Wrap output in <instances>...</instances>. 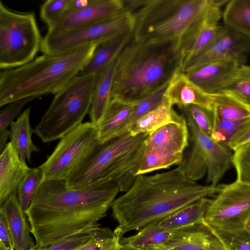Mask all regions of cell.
<instances>
[{"label": "cell", "mask_w": 250, "mask_h": 250, "mask_svg": "<svg viewBox=\"0 0 250 250\" xmlns=\"http://www.w3.org/2000/svg\"><path fill=\"white\" fill-rule=\"evenodd\" d=\"M72 0H45L40 7L42 20L47 26L55 22L70 10Z\"/></svg>", "instance_id": "cell-37"}, {"label": "cell", "mask_w": 250, "mask_h": 250, "mask_svg": "<svg viewBox=\"0 0 250 250\" xmlns=\"http://www.w3.org/2000/svg\"><path fill=\"white\" fill-rule=\"evenodd\" d=\"M167 85L133 105L128 122L129 130L138 119L155 109L162 102Z\"/></svg>", "instance_id": "cell-39"}, {"label": "cell", "mask_w": 250, "mask_h": 250, "mask_svg": "<svg viewBox=\"0 0 250 250\" xmlns=\"http://www.w3.org/2000/svg\"><path fill=\"white\" fill-rule=\"evenodd\" d=\"M90 237V233L78 234L47 247L39 248L36 246L33 250H74L87 242Z\"/></svg>", "instance_id": "cell-42"}, {"label": "cell", "mask_w": 250, "mask_h": 250, "mask_svg": "<svg viewBox=\"0 0 250 250\" xmlns=\"http://www.w3.org/2000/svg\"><path fill=\"white\" fill-rule=\"evenodd\" d=\"M164 98L171 106L193 104L213 110L211 95L202 91L183 72L177 73L169 82Z\"/></svg>", "instance_id": "cell-20"}, {"label": "cell", "mask_w": 250, "mask_h": 250, "mask_svg": "<svg viewBox=\"0 0 250 250\" xmlns=\"http://www.w3.org/2000/svg\"><path fill=\"white\" fill-rule=\"evenodd\" d=\"M156 250H228L213 229L203 222L177 229Z\"/></svg>", "instance_id": "cell-15"}, {"label": "cell", "mask_w": 250, "mask_h": 250, "mask_svg": "<svg viewBox=\"0 0 250 250\" xmlns=\"http://www.w3.org/2000/svg\"><path fill=\"white\" fill-rule=\"evenodd\" d=\"M225 25L250 38V0H231L222 13Z\"/></svg>", "instance_id": "cell-29"}, {"label": "cell", "mask_w": 250, "mask_h": 250, "mask_svg": "<svg viewBox=\"0 0 250 250\" xmlns=\"http://www.w3.org/2000/svg\"><path fill=\"white\" fill-rule=\"evenodd\" d=\"M133 105L111 100L98 124L100 145L128 132V122Z\"/></svg>", "instance_id": "cell-22"}, {"label": "cell", "mask_w": 250, "mask_h": 250, "mask_svg": "<svg viewBox=\"0 0 250 250\" xmlns=\"http://www.w3.org/2000/svg\"><path fill=\"white\" fill-rule=\"evenodd\" d=\"M37 97H32L19 100L7 104L0 111V132L7 129L24 106Z\"/></svg>", "instance_id": "cell-41"}, {"label": "cell", "mask_w": 250, "mask_h": 250, "mask_svg": "<svg viewBox=\"0 0 250 250\" xmlns=\"http://www.w3.org/2000/svg\"><path fill=\"white\" fill-rule=\"evenodd\" d=\"M0 206L12 194L30 168L9 142L0 153Z\"/></svg>", "instance_id": "cell-19"}, {"label": "cell", "mask_w": 250, "mask_h": 250, "mask_svg": "<svg viewBox=\"0 0 250 250\" xmlns=\"http://www.w3.org/2000/svg\"><path fill=\"white\" fill-rule=\"evenodd\" d=\"M132 38L133 32H126L99 45L78 76L91 74L97 75L118 59L123 50Z\"/></svg>", "instance_id": "cell-23"}, {"label": "cell", "mask_w": 250, "mask_h": 250, "mask_svg": "<svg viewBox=\"0 0 250 250\" xmlns=\"http://www.w3.org/2000/svg\"><path fill=\"white\" fill-rule=\"evenodd\" d=\"M217 117L230 121H240L250 117V108L230 93L222 91L211 95Z\"/></svg>", "instance_id": "cell-30"}, {"label": "cell", "mask_w": 250, "mask_h": 250, "mask_svg": "<svg viewBox=\"0 0 250 250\" xmlns=\"http://www.w3.org/2000/svg\"><path fill=\"white\" fill-rule=\"evenodd\" d=\"M4 213L14 241L15 250H32L36 245L30 233L25 212L21 208L16 193L10 195L0 206Z\"/></svg>", "instance_id": "cell-21"}, {"label": "cell", "mask_w": 250, "mask_h": 250, "mask_svg": "<svg viewBox=\"0 0 250 250\" xmlns=\"http://www.w3.org/2000/svg\"><path fill=\"white\" fill-rule=\"evenodd\" d=\"M120 250H143V249L132 248V247H129L122 246L120 245Z\"/></svg>", "instance_id": "cell-49"}, {"label": "cell", "mask_w": 250, "mask_h": 250, "mask_svg": "<svg viewBox=\"0 0 250 250\" xmlns=\"http://www.w3.org/2000/svg\"><path fill=\"white\" fill-rule=\"evenodd\" d=\"M222 91L232 95L250 108V65L241 66Z\"/></svg>", "instance_id": "cell-34"}, {"label": "cell", "mask_w": 250, "mask_h": 250, "mask_svg": "<svg viewBox=\"0 0 250 250\" xmlns=\"http://www.w3.org/2000/svg\"><path fill=\"white\" fill-rule=\"evenodd\" d=\"M214 230L228 250H250V231L246 228L233 230Z\"/></svg>", "instance_id": "cell-38"}, {"label": "cell", "mask_w": 250, "mask_h": 250, "mask_svg": "<svg viewBox=\"0 0 250 250\" xmlns=\"http://www.w3.org/2000/svg\"><path fill=\"white\" fill-rule=\"evenodd\" d=\"M250 217V184L236 179L219 186L211 199L204 222L212 229L233 230L245 229Z\"/></svg>", "instance_id": "cell-11"}, {"label": "cell", "mask_w": 250, "mask_h": 250, "mask_svg": "<svg viewBox=\"0 0 250 250\" xmlns=\"http://www.w3.org/2000/svg\"><path fill=\"white\" fill-rule=\"evenodd\" d=\"M247 229L250 231V217L249 218L245 228Z\"/></svg>", "instance_id": "cell-50"}, {"label": "cell", "mask_w": 250, "mask_h": 250, "mask_svg": "<svg viewBox=\"0 0 250 250\" xmlns=\"http://www.w3.org/2000/svg\"><path fill=\"white\" fill-rule=\"evenodd\" d=\"M242 66L233 60L212 62L188 70V78L208 95L221 92Z\"/></svg>", "instance_id": "cell-16"}, {"label": "cell", "mask_w": 250, "mask_h": 250, "mask_svg": "<svg viewBox=\"0 0 250 250\" xmlns=\"http://www.w3.org/2000/svg\"><path fill=\"white\" fill-rule=\"evenodd\" d=\"M250 143V117L242 123L228 144V147L234 152Z\"/></svg>", "instance_id": "cell-43"}, {"label": "cell", "mask_w": 250, "mask_h": 250, "mask_svg": "<svg viewBox=\"0 0 250 250\" xmlns=\"http://www.w3.org/2000/svg\"><path fill=\"white\" fill-rule=\"evenodd\" d=\"M30 107L26 108L17 119L12 123L9 130L10 142L21 158L29 163L32 153L40 151V148L33 143L32 139L34 130L30 124Z\"/></svg>", "instance_id": "cell-25"}, {"label": "cell", "mask_w": 250, "mask_h": 250, "mask_svg": "<svg viewBox=\"0 0 250 250\" xmlns=\"http://www.w3.org/2000/svg\"><path fill=\"white\" fill-rule=\"evenodd\" d=\"M120 239L111 231L102 240L101 250H120Z\"/></svg>", "instance_id": "cell-46"}, {"label": "cell", "mask_w": 250, "mask_h": 250, "mask_svg": "<svg viewBox=\"0 0 250 250\" xmlns=\"http://www.w3.org/2000/svg\"><path fill=\"white\" fill-rule=\"evenodd\" d=\"M211 199L201 198L170 215L157 221L164 229L173 231L204 221V216Z\"/></svg>", "instance_id": "cell-26"}, {"label": "cell", "mask_w": 250, "mask_h": 250, "mask_svg": "<svg viewBox=\"0 0 250 250\" xmlns=\"http://www.w3.org/2000/svg\"><path fill=\"white\" fill-rule=\"evenodd\" d=\"M125 10L122 0H87L83 6L71 8L47 26L50 34L63 33L103 21Z\"/></svg>", "instance_id": "cell-13"}, {"label": "cell", "mask_w": 250, "mask_h": 250, "mask_svg": "<svg viewBox=\"0 0 250 250\" xmlns=\"http://www.w3.org/2000/svg\"><path fill=\"white\" fill-rule=\"evenodd\" d=\"M110 231L108 228H100L99 229L90 233V239L74 250H101L102 240Z\"/></svg>", "instance_id": "cell-45"}, {"label": "cell", "mask_w": 250, "mask_h": 250, "mask_svg": "<svg viewBox=\"0 0 250 250\" xmlns=\"http://www.w3.org/2000/svg\"><path fill=\"white\" fill-rule=\"evenodd\" d=\"M119 192L116 184L73 189L64 180L42 179L25 211L37 247L99 229L98 222L106 216Z\"/></svg>", "instance_id": "cell-1"}, {"label": "cell", "mask_w": 250, "mask_h": 250, "mask_svg": "<svg viewBox=\"0 0 250 250\" xmlns=\"http://www.w3.org/2000/svg\"><path fill=\"white\" fill-rule=\"evenodd\" d=\"M42 178V173L39 167H30L20 182L16 194L19 202L24 212L28 208Z\"/></svg>", "instance_id": "cell-33"}, {"label": "cell", "mask_w": 250, "mask_h": 250, "mask_svg": "<svg viewBox=\"0 0 250 250\" xmlns=\"http://www.w3.org/2000/svg\"><path fill=\"white\" fill-rule=\"evenodd\" d=\"M115 60L97 75L92 104L89 112L90 122L98 124L111 100V93L116 70Z\"/></svg>", "instance_id": "cell-24"}, {"label": "cell", "mask_w": 250, "mask_h": 250, "mask_svg": "<svg viewBox=\"0 0 250 250\" xmlns=\"http://www.w3.org/2000/svg\"><path fill=\"white\" fill-rule=\"evenodd\" d=\"M222 16L220 8H215L205 21L180 40V47L184 58V65L205 51L213 43L220 30L221 25L218 23Z\"/></svg>", "instance_id": "cell-18"}, {"label": "cell", "mask_w": 250, "mask_h": 250, "mask_svg": "<svg viewBox=\"0 0 250 250\" xmlns=\"http://www.w3.org/2000/svg\"><path fill=\"white\" fill-rule=\"evenodd\" d=\"M219 186L202 185L187 178L176 167L154 174L138 175L111 208L120 238L167 217L189 204L216 194Z\"/></svg>", "instance_id": "cell-2"}, {"label": "cell", "mask_w": 250, "mask_h": 250, "mask_svg": "<svg viewBox=\"0 0 250 250\" xmlns=\"http://www.w3.org/2000/svg\"><path fill=\"white\" fill-rule=\"evenodd\" d=\"M233 167L236 180L250 184V143L234 151Z\"/></svg>", "instance_id": "cell-40"}, {"label": "cell", "mask_w": 250, "mask_h": 250, "mask_svg": "<svg viewBox=\"0 0 250 250\" xmlns=\"http://www.w3.org/2000/svg\"><path fill=\"white\" fill-rule=\"evenodd\" d=\"M98 125L82 123L63 136L39 167L46 180H65L99 146Z\"/></svg>", "instance_id": "cell-9"}, {"label": "cell", "mask_w": 250, "mask_h": 250, "mask_svg": "<svg viewBox=\"0 0 250 250\" xmlns=\"http://www.w3.org/2000/svg\"><path fill=\"white\" fill-rule=\"evenodd\" d=\"M246 119L230 121L220 118L214 113L213 131L210 138L217 143L228 147V144Z\"/></svg>", "instance_id": "cell-35"}, {"label": "cell", "mask_w": 250, "mask_h": 250, "mask_svg": "<svg viewBox=\"0 0 250 250\" xmlns=\"http://www.w3.org/2000/svg\"><path fill=\"white\" fill-rule=\"evenodd\" d=\"M0 250H15L12 234L4 212L0 208Z\"/></svg>", "instance_id": "cell-44"}, {"label": "cell", "mask_w": 250, "mask_h": 250, "mask_svg": "<svg viewBox=\"0 0 250 250\" xmlns=\"http://www.w3.org/2000/svg\"><path fill=\"white\" fill-rule=\"evenodd\" d=\"M191 142V146L184 152L183 160L177 167L187 178L197 182L207 174L208 160L200 146L194 141Z\"/></svg>", "instance_id": "cell-31"}, {"label": "cell", "mask_w": 250, "mask_h": 250, "mask_svg": "<svg viewBox=\"0 0 250 250\" xmlns=\"http://www.w3.org/2000/svg\"><path fill=\"white\" fill-rule=\"evenodd\" d=\"M133 14L125 10L112 17L78 29L50 34L42 39L43 54H61L92 45H100L124 33L133 32Z\"/></svg>", "instance_id": "cell-10"}, {"label": "cell", "mask_w": 250, "mask_h": 250, "mask_svg": "<svg viewBox=\"0 0 250 250\" xmlns=\"http://www.w3.org/2000/svg\"><path fill=\"white\" fill-rule=\"evenodd\" d=\"M10 131L8 129L0 132V153H1L6 145L7 140L9 137Z\"/></svg>", "instance_id": "cell-48"}, {"label": "cell", "mask_w": 250, "mask_h": 250, "mask_svg": "<svg viewBox=\"0 0 250 250\" xmlns=\"http://www.w3.org/2000/svg\"><path fill=\"white\" fill-rule=\"evenodd\" d=\"M184 153H176L145 147L137 175L146 174L156 170L167 169L182 162Z\"/></svg>", "instance_id": "cell-32"}, {"label": "cell", "mask_w": 250, "mask_h": 250, "mask_svg": "<svg viewBox=\"0 0 250 250\" xmlns=\"http://www.w3.org/2000/svg\"><path fill=\"white\" fill-rule=\"evenodd\" d=\"M174 109L164 98L162 102L155 109L138 119L130 128L128 132L132 135L152 132L172 121Z\"/></svg>", "instance_id": "cell-28"}, {"label": "cell", "mask_w": 250, "mask_h": 250, "mask_svg": "<svg viewBox=\"0 0 250 250\" xmlns=\"http://www.w3.org/2000/svg\"><path fill=\"white\" fill-rule=\"evenodd\" d=\"M42 39L34 13L12 11L0 0V68L21 66L35 59Z\"/></svg>", "instance_id": "cell-8"}, {"label": "cell", "mask_w": 250, "mask_h": 250, "mask_svg": "<svg viewBox=\"0 0 250 250\" xmlns=\"http://www.w3.org/2000/svg\"><path fill=\"white\" fill-rule=\"evenodd\" d=\"M250 53V38L224 25L213 43L203 52L187 62L183 72L212 62L233 60L245 64Z\"/></svg>", "instance_id": "cell-12"}, {"label": "cell", "mask_w": 250, "mask_h": 250, "mask_svg": "<svg viewBox=\"0 0 250 250\" xmlns=\"http://www.w3.org/2000/svg\"><path fill=\"white\" fill-rule=\"evenodd\" d=\"M178 107L183 115L190 117L204 133L211 136L213 131L214 110L193 104Z\"/></svg>", "instance_id": "cell-36"}, {"label": "cell", "mask_w": 250, "mask_h": 250, "mask_svg": "<svg viewBox=\"0 0 250 250\" xmlns=\"http://www.w3.org/2000/svg\"><path fill=\"white\" fill-rule=\"evenodd\" d=\"M189 131L185 117L175 110L172 121L147 136L146 148L176 153H184L189 146Z\"/></svg>", "instance_id": "cell-17"}, {"label": "cell", "mask_w": 250, "mask_h": 250, "mask_svg": "<svg viewBox=\"0 0 250 250\" xmlns=\"http://www.w3.org/2000/svg\"><path fill=\"white\" fill-rule=\"evenodd\" d=\"M180 40L149 42L132 39L118 57L111 100L134 105L167 86L183 72Z\"/></svg>", "instance_id": "cell-3"}, {"label": "cell", "mask_w": 250, "mask_h": 250, "mask_svg": "<svg viewBox=\"0 0 250 250\" xmlns=\"http://www.w3.org/2000/svg\"><path fill=\"white\" fill-rule=\"evenodd\" d=\"M214 7L212 0H148L133 14V39L149 42L180 40Z\"/></svg>", "instance_id": "cell-6"}, {"label": "cell", "mask_w": 250, "mask_h": 250, "mask_svg": "<svg viewBox=\"0 0 250 250\" xmlns=\"http://www.w3.org/2000/svg\"><path fill=\"white\" fill-rule=\"evenodd\" d=\"M183 115L187 121L190 140L199 144L207 156V185L217 186L226 173L233 166L234 153L228 147L212 140L190 117Z\"/></svg>", "instance_id": "cell-14"}, {"label": "cell", "mask_w": 250, "mask_h": 250, "mask_svg": "<svg viewBox=\"0 0 250 250\" xmlns=\"http://www.w3.org/2000/svg\"><path fill=\"white\" fill-rule=\"evenodd\" d=\"M135 234L121 237V246L146 250H156L170 238L172 232L161 228L157 221L143 227Z\"/></svg>", "instance_id": "cell-27"}, {"label": "cell", "mask_w": 250, "mask_h": 250, "mask_svg": "<svg viewBox=\"0 0 250 250\" xmlns=\"http://www.w3.org/2000/svg\"><path fill=\"white\" fill-rule=\"evenodd\" d=\"M148 0H122L124 9L132 14H134L143 6Z\"/></svg>", "instance_id": "cell-47"}, {"label": "cell", "mask_w": 250, "mask_h": 250, "mask_svg": "<svg viewBox=\"0 0 250 250\" xmlns=\"http://www.w3.org/2000/svg\"><path fill=\"white\" fill-rule=\"evenodd\" d=\"M147 136L127 132L99 145L64 180L67 187L85 189L116 184L120 191H126L137 176Z\"/></svg>", "instance_id": "cell-5"}, {"label": "cell", "mask_w": 250, "mask_h": 250, "mask_svg": "<svg viewBox=\"0 0 250 250\" xmlns=\"http://www.w3.org/2000/svg\"><path fill=\"white\" fill-rule=\"evenodd\" d=\"M96 78L94 74L77 76L55 94L34 129L43 143L60 139L83 123L90 111Z\"/></svg>", "instance_id": "cell-7"}, {"label": "cell", "mask_w": 250, "mask_h": 250, "mask_svg": "<svg viewBox=\"0 0 250 250\" xmlns=\"http://www.w3.org/2000/svg\"><path fill=\"white\" fill-rule=\"evenodd\" d=\"M99 45L61 54H43L30 62L0 72V106L28 97L56 94L75 78Z\"/></svg>", "instance_id": "cell-4"}]
</instances>
